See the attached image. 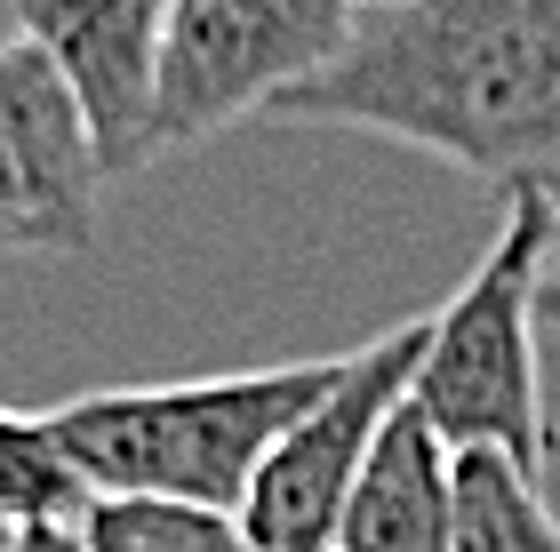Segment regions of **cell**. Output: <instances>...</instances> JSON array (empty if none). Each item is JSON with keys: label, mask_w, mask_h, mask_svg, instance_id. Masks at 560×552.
<instances>
[{"label": "cell", "mask_w": 560, "mask_h": 552, "mask_svg": "<svg viewBox=\"0 0 560 552\" xmlns=\"http://www.w3.org/2000/svg\"><path fill=\"white\" fill-rule=\"evenodd\" d=\"M272 113L417 144L504 200L560 209V0L361 9L345 57Z\"/></svg>", "instance_id": "1"}, {"label": "cell", "mask_w": 560, "mask_h": 552, "mask_svg": "<svg viewBox=\"0 0 560 552\" xmlns=\"http://www.w3.org/2000/svg\"><path fill=\"white\" fill-rule=\"evenodd\" d=\"M337 361H280L192 385H120L40 409L89 496H161V505L241 513L257 465L289 441V424L328 392Z\"/></svg>", "instance_id": "2"}, {"label": "cell", "mask_w": 560, "mask_h": 552, "mask_svg": "<svg viewBox=\"0 0 560 552\" xmlns=\"http://www.w3.org/2000/svg\"><path fill=\"white\" fill-rule=\"evenodd\" d=\"M560 240V209L504 200V224L472 281L424 313V353L409 409L432 424L448 457H504L528 481L552 465V409H545V361H537V281Z\"/></svg>", "instance_id": "3"}, {"label": "cell", "mask_w": 560, "mask_h": 552, "mask_svg": "<svg viewBox=\"0 0 560 552\" xmlns=\"http://www.w3.org/2000/svg\"><path fill=\"white\" fill-rule=\"evenodd\" d=\"M352 0H168L161 81H152V161L224 137L248 113L320 81L345 57Z\"/></svg>", "instance_id": "4"}, {"label": "cell", "mask_w": 560, "mask_h": 552, "mask_svg": "<svg viewBox=\"0 0 560 552\" xmlns=\"http://www.w3.org/2000/svg\"><path fill=\"white\" fill-rule=\"evenodd\" d=\"M417 353H424V320H400V329H385L376 344L345 353L337 376H328V392L257 465L248 505H241V529L265 552H337L345 496H352V481H361L376 433H385L393 409L409 400Z\"/></svg>", "instance_id": "5"}, {"label": "cell", "mask_w": 560, "mask_h": 552, "mask_svg": "<svg viewBox=\"0 0 560 552\" xmlns=\"http://www.w3.org/2000/svg\"><path fill=\"white\" fill-rule=\"evenodd\" d=\"M105 161L57 64L0 40V257H89Z\"/></svg>", "instance_id": "6"}, {"label": "cell", "mask_w": 560, "mask_h": 552, "mask_svg": "<svg viewBox=\"0 0 560 552\" xmlns=\"http://www.w3.org/2000/svg\"><path fill=\"white\" fill-rule=\"evenodd\" d=\"M16 40L57 64L105 177L152 161V81H161L168 0H16Z\"/></svg>", "instance_id": "7"}, {"label": "cell", "mask_w": 560, "mask_h": 552, "mask_svg": "<svg viewBox=\"0 0 560 552\" xmlns=\"http://www.w3.org/2000/svg\"><path fill=\"white\" fill-rule=\"evenodd\" d=\"M337 552H456V505H448V448L432 424L400 400L376 433L361 481L345 496Z\"/></svg>", "instance_id": "8"}, {"label": "cell", "mask_w": 560, "mask_h": 552, "mask_svg": "<svg viewBox=\"0 0 560 552\" xmlns=\"http://www.w3.org/2000/svg\"><path fill=\"white\" fill-rule=\"evenodd\" d=\"M448 505L456 552H560V513L545 505V481H528L504 457H448Z\"/></svg>", "instance_id": "9"}, {"label": "cell", "mask_w": 560, "mask_h": 552, "mask_svg": "<svg viewBox=\"0 0 560 552\" xmlns=\"http://www.w3.org/2000/svg\"><path fill=\"white\" fill-rule=\"evenodd\" d=\"M72 537L81 552H265L241 529V513L161 505V496H89Z\"/></svg>", "instance_id": "10"}, {"label": "cell", "mask_w": 560, "mask_h": 552, "mask_svg": "<svg viewBox=\"0 0 560 552\" xmlns=\"http://www.w3.org/2000/svg\"><path fill=\"white\" fill-rule=\"evenodd\" d=\"M89 489L72 481L65 448L40 416L0 409V529H40V520H81Z\"/></svg>", "instance_id": "11"}, {"label": "cell", "mask_w": 560, "mask_h": 552, "mask_svg": "<svg viewBox=\"0 0 560 552\" xmlns=\"http://www.w3.org/2000/svg\"><path fill=\"white\" fill-rule=\"evenodd\" d=\"M9 552H81V537H72V520H40V529H16Z\"/></svg>", "instance_id": "12"}, {"label": "cell", "mask_w": 560, "mask_h": 552, "mask_svg": "<svg viewBox=\"0 0 560 552\" xmlns=\"http://www.w3.org/2000/svg\"><path fill=\"white\" fill-rule=\"evenodd\" d=\"M537 320H560V240L545 257V281H537Z\"/></svg>", "instance_id": "13"}, {"label": "cell", "mask_w": 560, "mask_h": 552, "mask_svg": "<svg viewBox=\"0 0 560 552\" xmlns=\"http://www.w3.org/2000/svg\"><path fill=\"white\" fill-rule=\"evenodd\" d=\"M0 40H16V0H0Z\"/></svg>", "instance_id": "14"}, {"label": "cell", "mask_w": 560, "mask_h": 552, "mask_svg": "<svg viewBox=\"0 0 560 552\" xmlns=\"http://www.w3.org/2000/svg\"><path fill=\"white\" fill-rule=\"evenodd\" d=\"M352 9H409V0H352Z\"/></svg>", "instance_id": "15"}, {"label": "cell", "mask_w": 560, "mask_h": 552, "mask_svg": "<svg viewBox=\"0 0 560 552\" xmlns=\"http://www.w3.org/2000/svg\"><path fill=\"white\" fill-rule=\"evenodd\" d=\"M9 544H16V529H0V552H9Z\"/></svg>", "instance_id": "16"}]
</instances>
